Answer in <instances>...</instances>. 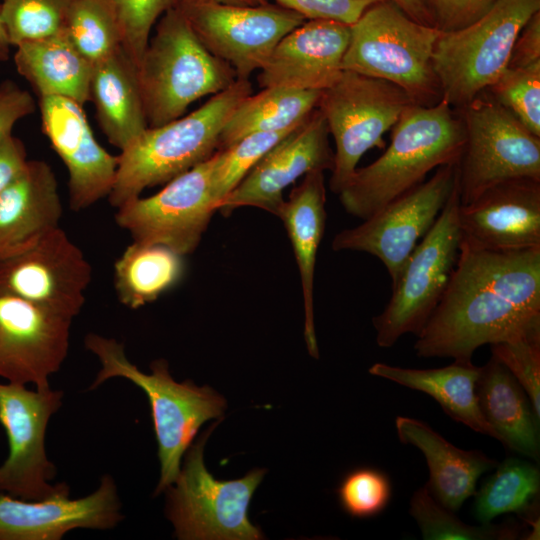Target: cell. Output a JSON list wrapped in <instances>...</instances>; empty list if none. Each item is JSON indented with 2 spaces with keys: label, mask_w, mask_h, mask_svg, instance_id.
Segmentation results:
<instances>
[{
  "label": "cell",
  "mask_w": 540,
  "mask_h": 540,
  "mask_svg": "<svg viewBox=\"0 0 540 540\" xmlns=\"http://www.w3.org/2000/svg\"><path fill=\"white\" fill-rule=\"evenodd\" d=\"M540 334V248L459 244L449 283L417 335L418 357L471 361L477 348Z\"/></svg>",
  "instance_id": "1"
},
{
  "label": "cell",
  "mask_w": 540,
  "mask_h": 540,
  "mask_svg": "<svg viewBox=\"0 0 540 540\" xmlns=\"http://www.w3.org/2000/svg\"><path fill=\"white\" fill-rule=\"evenodd\" d=\"M464 143L462 120L444 98L431 106L410 104L384 153L357 167L338 193L342 207L359 219L370 217L424 182L433 169L458 163Z\"/></svg>",
  "instance_id": "2"
},
{
  "label": "cell",
  "mask_w": 540,
  "mask_h": 540,
  "mask_svg": "<svg viewBox=\"0 0 540 540\" xmlns=\"http://www.w3.org/2000/svg\"><path fill=\"white\" fill-rule=\"evenodd\" d=\"M251 93L249 79H237L187 116L148 127L117 155L110 204L117 209L146 188L166 184L211 157L224 126Z\"/></svg>",
  "instance_id": "3"
},
{
  "label": "cell",
  "mask_w": 540,
  "mask_h": 540,
  "mask_svg": "<svg viewBox=\"0 0 540 540\" xmlns=\"http://www.w3.org/2000/svg\"><path fill=\"white\" fill-rule=\"evenodd\" d=\"M84 345L101 364L90 390L111 378L121 377L140 387L147 395L161 472L155 495L163 492L176 480L181 459L201 425L223 416L225 399L209 386L199 387L189 380L176 382L164 359L150 364V374L140 371L126 357L124 345L113 338L89 333Z\"/></svg>",
  "instance_id": "4"
},
{
  "label": "cell",
  "mask_w": 540,
  "mask_h": 540,
  "mask_svg": "<svg viewBox=\"0 0 540 540\" xmlns=\"http://www.w3.org/2000/svg\"><path fill=\"white\" fill-rule=\"evenodd\" d=\"M155 25L137 66L148 127L181 117L198 99L237 80L234 70L205 48L178 7L167 9Z\"/></svg>",
  "instance_id": "5"
},
{
  "label": "cell",
  "mask_w": 540,
  "mask_h": 540,
  "mask_svg": "<svg viewBox=\"0 0 540 540\" xmlns=\"http://www.w3.org/2000/svg\"><path fill=\"white\" fill-rule=\"evenodd\" d=\"M441 31L408 17L390 0L370 6L350 26L342 69L382 79L414 103L431 106L441 97L432 53Z\"/></svg>",
  "instance_id": "6"
},
{
  "label": "cell",
  "mask_w": 540,
  "mask_h": 540,
  "mask_svg": "<svg viewBox=\"0 0 540 540\" xmlns=\"http://www.w3.org/2000/svg\"><path fill=\"white\" fill-rule=\"evenodd\" d=\"M540 0H499L464 28L441 32L432 53L442 98L456 109L488 89L508 67L523 26Z\"/></svg>",
  "instance_id": "7"
},
{
  "label": "cell",
  "mask_w": 540,
  "mask_h": 540,
  "mask_svg": "<svg viewBox=\"0 0 540 540\" xmlns=\"http://www.w3.org/2000/svg\"><path fill=\"white\" fill-rule=\"evenodd\" d=\"M217 423L190 445L176 480L164 490L166 516L181 540L262 539V531L249 520L248 508L266 470L254 469L230 481L215 479L205 467L203 451Z\"/></svg>",
  "instance_id": "8"
},
{
  "label": "cell",
  "mask_w": 540,
  "mask_h": 540,
  "mask_svg": "<svg viewBox=\"0 0 540 540\" xmlns=\"http://www.w3.org/2000/svg\"><path fill=\"white\" fill-rule=\"evenodd\" d=\"M456 112L465 131L457 163L461 205L503 181L540 180V137L486 90Z\"/></svg>",
  "instance_id": "9"
},
{
  "label": "cell",
  "mask_w": 540,
  "mask_h": 540,
  "mask_svg": "<svg viewBox=\"0 0 540 540\" xmlns=\"http://www.w3.org/2000/svg\"><path fill=\"white\" fill-rule=\"evenodd\" d=\"M458 182L441 213L405 261L384 310L372 319L379 347L416 336L438 305L459 254Z\"/></svg>",
  "instance_id": "10"
},
{
  "label": "cell",
  "mask_w": 540,
  "mask_h": 540,
  "mask_svg": "<svg viewBox=\"0 0 540 540\" xmlns=\"http://www.w3.org/2000/svg\"><path fill=\"white\" fill-rule=\"evenodd\" d=\"M414 103L398 86L382 79L343 70L322 91L317 109L335 142L330 190L338 194L373 147H383V134Z\"/></svg>",
  "instance_id": "11"
},
{
  "label": "cell",
  "mask_w": 540,
  "mask_h": 540,
  "mask_svg": "<svg viewBox=\"0 0 540 540\" xmlns=\"http://www.w3.org/2000/svg\"><path fill=\"white\" fill-rule=\"evenodd\" d=\"M215 153L167 182L149 197H136L117 208L115 221L133 241L167 246L182 256L199 245L217 201L212 189Z\"/></svg>",
  "instance_id": "12"
},
{
  "label": "cell",
  "mask_w": 540,
  "mask_h": 540,
  "mask_svg": "<svg viewBox=\"0 0 540 540\" xmlns=\"http://www.w3.org/2000/svg\"><path fill=\"white\" fill-rule=\"evenodd\" d=\"M456 182L457 163L438 167L429 180L389 202L360 225L337 233L332 249L377 257L393 284L411 252L433 226Z\"/></svg>",
  "instance_id": "13"
},
{
  "label": "cell",
  "mask_w": 540,
  "mask_h": 540,
  "mask_svg": "<svg viewBox=\"0 0 540 540\" xmlns=\"http://www.w3.org/2000/svg\"><path fill=\"white\" fill-rule=\"evenodd\" d=\"M174 7L182 11L205 48L234 70L237 79H249L259 71L279 41L306 21L269 2L236 6L186 0Z\"/></svg>",
  "instance_id": "14"
},
{
  "label": "cell",
  "mask_w": 540,
  "mask_h": 540,
  "mask_svg": "<svg viewBox=\"0 0 540 540\" xmlns=\"http://www.w3.org/2000/svg\"><path fill=\"white\" fill-rule=\"evenodd\" d=\"M62 399L63 392L50 387L33 391L23 384L0 383V424L9 444L8 457L0 465V493L41 500L68 486L50 483L56 469L45 447L48 422Z\"/></svg>",
  "instance_id": "15"
},
{
  "label": "cell",
  "mask_w": 540,
  "mask_h": 540,
  "mask_svg": "<svg viewBox=\"0 0 540 540\" xmlns=\"http://www.w3.org/2000/svg\"><path fill=\"white\" fill-rule=\"evenodd\" d=\"M92 267L59 227L19 253L0 258V293L74 318L85 304Z\"/></svg>",
  "instance_id": "16"
},
{
  "label": "cell",
  "mask_w": 540,
  "mask_h": 540,
  "mask_svg": "<svg viewBox=\"0 0 540 540\" xmlns=\"http://www.w3.org/2000/svg\"><path fill=\"white\" fill-rule=\"evenodd\" d=\"M72 318L0 293V377L49 388L69 350Z\"/></svg>",
  "instance_id": "17"
},
{
  "label": "cell",
  "mask_w": 540,
  "mask_h": 540,
  "mask_svg": "<svg viewBox=\"0 0 540 540\" xmlns=\"http://www.w3.org/2000/svg\"><path fill=\"white\" fill-rule=\"evenodd\" d=\"M329 135L327 123L316 108L258 161L219 203L217 211L229 216L235 209L251 206L278 217L286 187L309 172L333 169Z\"/></svg>",
  "instance_id": "18"
},
{
  "label": "cell",
  "mask_w": 540,
  "mask_h": 540,
  "mask_svg": "<svg viewBox=\"0 0 540 540\" xmlns=\"http://www.w3.org/2000/svg\"><path fill=\"white\" fill-rule=\"evenodd\" d=\"M43 134L68 172L70 208L84 210L110 194L118 156L106 151L90 128L84 106L60 96L38 98Z\"/></svg>",
  "instance_id": "19"
},
{
  "label": "cell",
  "mask_w": 540,
  "mask_h": 540,
  "mask_svg": "<svg viewBox=\"0 0 540 540\" xmlns=\"http://www.w3.org/2000/svg\"><path fill=\"white\" fill-rule=\"evenodd\" d=\"M66 488L41 500L0 493V540H60L79 528H114L124 516L114 479L105 474L90 495L70 499Z\"/></svg>",
  "instance_id": "20"
},
{
  "label": "cell",
  "mask_w": 540,
  "mask_h": 540,
  "mask_svg": "<svg viewBox=\"0 0 540 540\" xmlns=\"http://www.w3.org/2000/svg\"><path fill=\"white\" fill-rule=\"evenodd\" d=\"M460 244L489 251L540 248V180L495 184L459 206Z\"/></svg>",
  "instance_id": "21"
},
{
  "label": "cell",
  "mask_w": 540,
  "mask_h": 540,
  "mask_svg": "<svg viewBox=\"0 0 540 540\" xmlns=\"http://www.w3.org/2000/svg\"><path fill=\"white\" fill-rule=\"evenodd\" d=\"M350 26L306 20L285 35L259 70V87L323 91L343 72Z\"/></svg>",
  "instance_id": "22"
},
{
  "label": "cell",
  "mask_w": 540,
  "mask_h": 540,
  "mask_svg": "<svg viewBox=\"0 0 540 540\" xmlns=\"http://www.w3.org/2000/svg\"><path fill=\"white\" fill-rule=\"evenodd\" d=\"M62 214L53 169L43 160H28L0 193V258L28 249L59 228Z\"/></svg>",
  "instance_id": "23"
},
{
  "label": "cell",
  "mask_w": 540,
  "mask_h": 540,
  "mask_svg": "<svg viewBox=\"0 0 540 540\" xmlns=\"http://www.w3.org/2000/svg\"><path fill=\"white\" fill-rule=\"evenodd\" d=\"M395 426L400 442L416 447L424 455L429 469V493L455 513L475 494L480 476L498 465L480 450L454 446L421 420L398 416Z\"/></svg>",
  "instance_id": "24"
},
{
  "label": "cell",
  "mask_w": 540,
  "mask_h": 540,
  "mask_svg": "<svg viewBox=\"0 0 540 540\" xmlns=\"http://www.w3.org/2000/svg\"><path fill=\"white\" fill-rule=\"evenodd\" d=\"M325 203L324 172L313 171L303 176L291 190L278 214L299 268L305 314L304 337L309 354L316 359L319 358V350L314 328V272L326 225Z\"/></svg>",
  "instance_id": "25"
},
{
  "label": "cell",
  "mask_w": 540,
  "mask_h": 540,
  "mask_svg": "<svg viewBox=\"0 0 540 540\" xmlns=\"http://www.w3.org/2000/svg\"><path fill=\"white\" fill-rule=\"evenodd\" d=\"M89 101L103 134L120 151L148 128L137 65L122 47L92 64Z\"/></svg>",
  "instance_id": "26"
},
{
  "label": "cell",
  "mask_w": 540,
  "mask_h": 540,
  "mask_svg": "<svg viewBox=\"0 0 540 540\" xmlns=\"http://www.w3.org/2000/svg\"><path fill=\"white\" fill-rule=\"evenodd\" d=\"M476 396L496 440L533 461L539 460V419L523 387L497 358L480 367Z\"/></svg>",
  "instance_id": "27"
},
{
  "label": "cell",
  "mask_w": 540,
  "mask_h": 540,
  "mask_svg": "<svg viewBox=\"0 0 540 540\" xmlns=\"http://www.w3.org/2000/svg\"><path fill=\"white\" fill-rule=\"evenodd\" d=\"M17 72L38 98L60 96L84 106L89 101L92 63L73 45L64 30L16 46Z\"/></svg>",
  "instance_id": "28"
},
{
  "label": "cell",
  "mask_w": 540,
  "mask_h": 540,
  "mask_svg": "<svg viewBox=\"0 0 540 540\" xmlns=\"http://www.w3.org/2000/svg\"><path fill=\"white\" fill-rule=\"evenodd\" d=\"M368 372L401 386L423 392L438 402L444 412L477 433L496 439L484 419L476 396L480 367L472 361L454 360L448 366L432 369H412L386 363L373 364Z\"/></svg>",
  "instance_id": "29"
},
{
  "label": "cell",
  "mask_w": 540,
  "mask_h": 540,
  "mask_svg": "<svg viewBox=\"0 0 540 540\" xmlns=\"http://www.w3.org/2000/svg\"><path fill=\"white\" fill-rule=\"evenodd\" d=\"M183 257L164 245L133 241L114 264L119 301L131 309L156 301L182 279Z\"/></svg>",
  "instance_id": "30"
},
{
  "label": "cell",
  "mask_w": 540,
  "mask_h": 540,
  "mask_svg": "<svg viewBox=\"0 0 540 540\" xmlns=\"http://www.w3.org/2000/svg\"><path fill=\"white\" fill-rule=\"evenodd\" d=\"M322 91L285 87L262 88L251 93L231 115L220 133L217 150L247 135L277 131L302 124L317 108Z\"/></svg>",
  "instance_id": "31"
},
{
  "label": "cell",
  "mask_w": 540,
  "mask_h": 540,
  "mask_svg": "<svg viewBox=\"0 0 540 540\" xmlns=\"http://www.w3.org/2000/svg\"><path fill=\"white\" fill-rule=\"evenodd\" d=\"M475 496L473 512L481 524L502 514L517 513L524 521L535 518L540 490L539 468L526 460L507 458L498 463Z\"/></svg>",
  "instance_id": "32"
},
{
  "label": "cell",
  "mask_w": 540,
  "mask_h": 540,
  "mask_svg": "<svg viewBox=\"0 0 540 540\" xmlns=\"http://www.w3.org/2000/svg\"><path fill=\"white\" fill-rule=\"evenodd\" d=\"M63 30L76 49L92 64L122 47L121 25L107 0H74Z\"/></svg>",
  "instance_id": "33"
},
{
  "label": "cell",
  "mask_w": 540,
  "mask_h": 540,
  "mask_svg": "<svg viewBox=\"0 0 540 540\" xmlns=\"http://www.w3.org/2000/svg\"><path fill=\"white\" fill-rule=\"evenodd\" d=\"M409 513L424 540H514L521 536V528L515 523H464L455 512L437 502L426 485L412 495Z\"/></svg>",
  "instance_id": "34"
},
{
  "label": "cell",
  "mask_w": 540,
  "mask_h": 540,
  "mask_svg": "<svg viewBox=\"0 0 540 540\" xmlns=\"http://www.w3.org/2000/svg\"><path fill=\"white\" fill-rule=\"evenodd\" d=\"M74 0H1L0 17L11 46L63 30Z\"/></svg>",
  "instance_id": "35"
},
{
  "label": "cell",
  "mask_w": 540,
  "mask_h": 540,
  "mask_svg": "<svg viewBox=\"0 0 540 540\" xmlns=\"http://www.w3.org/2000/svg\"><path fill=\"white\" fill-rule=\"evenodd\" d=\"M298 126L253 133L215 152L212 189L217 201V209L219 203L242 181L258 161Z\"/></svg>",
  "instance_id": "36"
},
{
  "label": "cell",
  "mask_w": 540,
  "mask_h": 540,
  "mask_svg": "<svg viewBox=\"0 0 540 540\" xmlns=\"http://www.w3.org/2000/svg\"><path fill=\"white\" fill-rule=\"evenodd\" d=\"M486 91L540 137V62L507 67Z\"/></svg>",
  "instance_id": "37"
},
{
  "label": "cell",
  "mask_w": 540,
  "mask_h": 540,
  "mask_svg": "<svg viewBox=\"0 0 540 540\" xmlns=\"http://www.w3.org/2000/svg\"><path fill=\"white\" fill-rule=\"evenodd\" d=\"M392 494L389 477L383 471L360 467L348 472L337 495L342 509L354 518H370L387 507Z\"/></svg>",
  "instance_id": "38"
},
{
  "label": "cell",
  "mask_w": 540,
  "mask_h": 540,
  "mask_svg": "<svg viewBox=\"0 0 540 540\" xmlns=\"http://www.w3.org/2000/svg\"><path fill=\"white\" fill-rule=\"evenodd\" d=\"M114 8L123 35L122 48L138 66L153 26L172 7V0H107Z\"/></svg>",
  "instance_id": "39"
},
{
  "label": "cell",
  "mask_w": 540,
  "mask_h": 540,
  "mask_svg": "<svg viewBox=\"0 0 540 540\" xmlns=\"http://www.w3.org/2000/svg\"><path fill=\"white\" fill-rule=\"evenodd\" d=\"M492 356L503 363L528 395L540 417V334L492 344Z\"/></svg>",
  "instance_id": "40"
},
{
  "label": "cell",
  "mask_w": 540,
  "mask_h": 540,
  "mask_svg": "<svg viewBox=\"0 0 540 540\" xmlns=\"http://www.w3.org/2000/svg\"><path fill=\"white\" fill-rule=\"evenodd\" d=\"M384 0H275L306 20H330L348 26L372 5Z\"/></svg>",
  "instance_id": "41"
},
{
  "label": "cell",
  "mask_w": 540,
  "mask_h": 540,
  "mask_svg": "<svg viewBox=\"0 0 540 540\" xmlns=\"http://www.w3.org/2000/svg\"><path fill=\"white\" fill-rule=\"evenodd\" d=\"M432 26L441 32L466 27L487 13L499 0H422Z\"/></svg>",
  "instance_id": "42"
},
{
  "label": "cell",
  "mask_w": 540,
  "mask_h": 540,
  "mask_svg": "<svg viewBox=\"0 0 540 540\" xmlns=\"http://www.w3.org/2000/svg\"><path fill=\"white\" fill-rule=\"evenodd\" d=\"M33 96L16 82L6 79L0 83V139L12 134L22 118L35 111Z\"/></svg>",
  "instance_id": "43"
},
{
  "label": "cell",
  "mask_w": 540,
  "mask_h": 540,
  "mask_svg": "<svg viewBox=\"0 0 540 540\" xmlns=\"http://www.w3.org/2000/svg\"><path fill=\"white\" fill-rule=\"evenodd\" d=\"M540 62V11L523 26L511 52L508 67L522 68Z\"/></svg>",
  "instance_id": "44"
},
{
  "label": "cell",
  "mask_w": 540,
  "mask_h": 540,
  "mask_svg": "<svg viewBox=\"0 0 540 540\" xmlns=\"http://www.w3.org/2000/svg\"><path fill=\"white\" fill-rule=\"evenodd\" d=\"M29 159L23 141L9 134L0 139V193L20 173Z\"/></svg>",
  "instance_id": "45"
},
{
  "label": "cell",
  "mask_w": 540,
  "mask_h": 540,
  "mask_svg": "<svg viewBox=\"0 0 540 540\" xmlns=\"http://www.w3.org/2000/svg\"><path fill=\"white\" fill-rule=\"evenodd\" d=\"M411 19L432 26L429 14L422 0H390Z\"/></svg>",
  "instance_id": "46"
},
{
  "label": "cell",
  "mask_w": 540,
  "mask_h": 540,
  "mask_svg": "<svg viewBox=\"0 0 540 540\" xmlns=\"http://www.w3.org/2000/svg\"><path fill=\"white\" fill-rule=\"evenodd\" d=\"M11 45L5 32L3 23L0 17V62H5L9 59Z\"/></svg>",
  "instance_id": "47"
},
{
  "label": "cell",
  "mask_w": 540,
  "mask_h": 540,
  "mask_svg": "<svg viewBox=\"0 0 540 540\" xmlns=\"http://www.w3.org/2000/svg\"><path fill=\"white\" fill-rule=\"evenodd\" d=\"M220 4L236 5V6H259L267 4L268 0H207Z\"/></svg>",
  "instance_id": "48"
},
{
  "label": "cell",
  "mask_w": 540,
  "mask_h": 540,
  "mask_svg": "<svg viewBox=\"0 0 540 540\" xmlns=\"http://www.w3.org/2000/svg\"><path fill=\"white\" fill-rule=\"evenodd\" d=\"M186 0H172V7L179 5Z\"/></svg>",
  "instance_id": "49"
}]
</instances>
